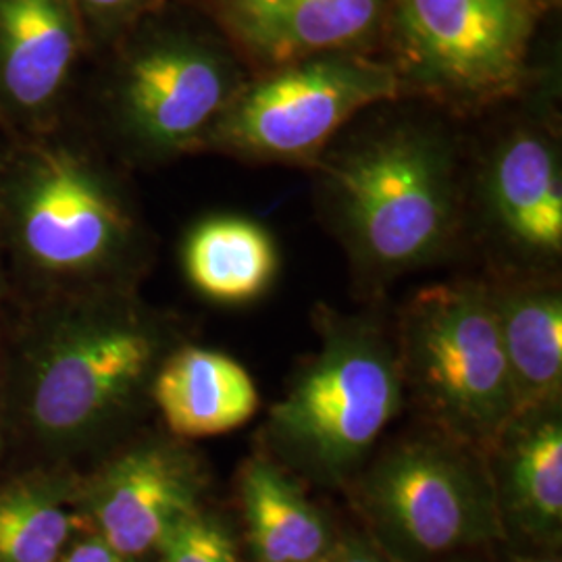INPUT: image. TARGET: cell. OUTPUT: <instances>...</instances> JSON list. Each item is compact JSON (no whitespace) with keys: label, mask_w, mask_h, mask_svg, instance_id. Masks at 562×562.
<instances>
[{"label":"cell","mask_w":562,"mask_h":562,"mask_svg":"<svg viewBox=\"0 0 562 562\" xmlns=\"http://www.w3.org/2000/svg\"><path fill=\"white\" fill-rule=\"evenodd\" d=\"M323 169L341 232L369 265L387 271L419 265L454 232L457 144L438 121H387Z\"/></svg>","instance_id":"1"},{"label":"cell","mask_w":562,"mask_h":562,"mask_svg":"<svg viewBox=\"0 0 562 562\" xmlns=\"http://www.w3.org/2000/svg\"><path fill=\"white\" fill-rule=\"evenodd\" d=\"M542 13L529 0H390L385 63L404 99L483 109L525 86Z\"/></svg>","instance_id":"2"},{"label":"cell","mask_w":562,"mask_h":562,"mask_svg":"<svg viewBox=\"0 0 562 562\" xmlns=\"http://www.w3.org/2000/svg\"><path fill=\"white\" fill-rule=\"evenodd\" d=\"M104 104L115 134L134 153L167 159L199 150L202 138L250 80L222 36L162 11L125 34Z\"/></svg>","instance_id":"3"},{"label":"cell","mask_w":562,"mask_h":562,"mask_svg":"<svg viewBox=\"0 0 562 562\" xmlns=\"http://www.w3.org/2000/svg\"><path fill=\"white\" fill-rule=\"evenodd\" d=\"M396 99L394 69L367 53L292 60L246 81L199 148L250 161H322L348 121Z\"/></svg>","instance_id":"4"},{"label":"cell","mask_w":562,"mask_h":562,"mask_svg":"<svg viewBox=\"0 0 562 562\" xmlns=\"http://www.w3.org/2000/svg\"><path fill=\"white\" fill-rule=\"evenodd\" d=\"M404 355L423 401L461 440L490 446L517 423L496 308L482 288L419 292L404 319Z\"/></svg>","instance_id":"5"},{"label":"cell","mask_w":562,"mask_h":562,"mask_svg":"<svg viewBox=\"0 0 562 562\" xmlns=\"http://www.w3.org/2000/svg\"><path fill=\"white\" fill-rule=\"evenodd\" d=\"M18 252L50 276H83L125 252L134 222L113 183L81 150L46 136L21 146L2 181Z\"/></svg>","instance_id":"6"},{"label":"cell","mask_w":562,"mask_h":562,"mask_svg":"<svg viewBox=\"0 0 562 562\" xmlns=\"http://www.w3.org/2000/svg\"><path fill=\"white\" fill-rule=\"evenodd\" d=\"M157 357L153 331L120 313H81L42 338L30 369L27 415L48 442H74L115 417Z\"/></svg>","instance_id":"7"},{"label":"cell","mask_w":562,"mask_h":562,"mask_svg":"<svg viewBox=\"0 0 562 562\" xmlns=\"http://www.w3.org/2000/svg\"><path fill=\"white\" fill-rule=\"evenodd\" d=\"M401 404L396 364L369 336H340L271 411V429L315 471L340 475L380 438Z\"/></svg>","instance_id":"8"},{"label":"cell","mask_w":562,"mask_h":562,"mask_svg":"<svg viewBox=\"0 0 562 562\" xmlns=\"http://www.w3.org/2000/svg\"><path fill=\"white\" fill-rule=\"evenodd\" d=\"M364 504L385 538L411 557H436L498 533L487 485L454 452L411 443L375 464Z\"/></svg>","instance_id":"9"},{"label":"cell","mask_w":562,"mask_h":562,"mask_svg":"<svg viewBox=\"0 0 562 562\" xmlns=\"http://www.w3.org/2000/svg\"><path fill=\"white\" fill-rule=\"evenodd\" d=\"M86 48L71 0H0V123L46 136Z\"/></svg>","instance_id":"10"},{"label":"cell","mask_w":562,"mask_h":562,"mask_svg":"<svg viewBox=\"0 0 562 562\" xmlns=\"http://www.w3.org/2000/svg\"><path fill=\"white\" fill-rule=\"evenodd\" d=\"M483 201L513 246L542 257L561 252V150L543 121L521 117L498 134L483 167Z\"/></svg>","instance_id":"11"},{"label":"cell","mask_w":562,"mask_h":562,"mask_svg":"<svg viewBox=\"0 0 562 562\" xmlns=\"http://www.w3.org/2000/svg\"><path fill=\"white\" fill-rule=\"evenodd\" d=\"M194 464L167 446H140L109 464L92 490L99 538L125 559L157 550L162 538L196 510Z\"/></svg>","instance_id":"12"},{"label":"cell","mask_w":562,"mask_h":562,"mask_svg":"<svg viewBox=\"0 0 562 562\" xmlns=\"http://www.w3.org/2000/svg\"><path fill=\"white\" fill-rule=\"evenodd\" d=\"M155 401L181 438L222 436L248 422L259 392L240 362L204 348H183L155 380Z\"/></svg>","instance_id":"13"},{"label":"cell","mask_w":562,"mask_h":562,"mask_svg":"<svg viewBox=\"0 0 562 562\" xmlns=\"http://www.w3.org/2000/svg\"><path fill=\"white\" fill-rule=\"evenodd\" d=\"M241 503L257 562H319L334 543L322 513L269 462L246 464Z\"/></svg>","instance_id":"14"},{"label":"cell","mask_w":562,"mask_h":562,"mask_svg":"<svg viewBox=\"0 0 562 562\" xmlns=\"http://www.w3.org/2000/svg\"><path fill=\"white\" fill-rule=\"evenodd\" d=\"M494 308L519 422L561 392L562 302L554 292L527 290L494 302Z\"/></svg>","instance_id":"15"},{"label":"cell","mask_w":562,"mask_h":562,"mask_svg":"<svg viewBox=\"0 0 562 562\" xmlns=\"http://www.w3.org/2000/svg\"><path fill=\"white\" fill-rule=\"evenodd\" d=\"M387 4L390 0H285L250 57L271 69L331 53H364L383 34Z\"/></svg>","instance_id":"16"},{"label":"cell","mask_w":562,"mask_h":562,"mask_svg":"<svg viewBox=\"0 0 562 562\" xmlns=\"http://www.w3.org/2000/svg\"><path fill=\"white\" fill-rule=\"evenodd\" d=\"M183 265L192 285L220 302H248L269 288L278 250L261 225L241 217L202 222L186 241Z\"/></svg>","instance_id":"17"},{"label":"cell","mask_w":562,"mask_h":562,"mask_svg":"<svg viewBox=\"0 0 562 562\" xmlns=\"http://www.w3.org/2000/svg\"><path fill=\"white\" fill-rule=\"evenodd\" d=\"M504 501L525 531L552 538L562 522V425L529 423L504 459Z\"/></svg>","instance_id":"18"},{"label":"cell","mask_w":562,"mask_h":562,"mask_svg":"<svg viewBox=\"0 0 562 562\" xmlns=\"http://www.w3.org/2000/svg\"><path fill=\"white\" fill-rule=\"evenodd\" d=\"M71 531L55 483H15L0 492V562H59Z\"/></svg>","instance_id":"19"},{"label":"cell","mask_w":562,"mask_h":562,"mask_svg":"<svg viewBox=\"0 0 562 562\" xmlns=\"http://www.w3.org/2000/svg\"><path fill=\"white\" fill-rule=\"evenodd\" d=\"M157 552L159 562H240L227 531L199 508L162 538Z\"/></svg>","instance_id":"20"},{"label":"cell","mask_w":562,"mask_h":562,"mask_svg":"<svg viewBox=\"0 0 562 562\" xmlns=\"http://www.w3.org/2000/svg\"><path fill=\"white\" fill-rule=\"evenodd\" d=\"M80 13L88 46H115L142 21L157 15L171 0H71Z\"/></svg>","instance_id":"21"},{"label":"cell","mask_w":562,"mask_h":562,"mask_svg":"<svg viewBox=\"0 0 562 562\" xmlns=\"http://www.w3.org/2000/svg\"><path fill=\"white\" fill-rule=\"evenodd\" d=\"M285 0H213L223 34L241 53H252L278 20Z\"/></svg>","instance_id":"22"},{"label":"cell","mask_w":562,"mask_h":562,"mask_svg":"<svg viewBox=\"0 0 562 562\" xmlns=\"http://www.w3.org/2000/svg\"><path fill=\"white\" fill-rule=\"evenodd\" d=\"M319 562H390L380 550L362 540L334 542Z\"/></svg>","instance_id":"23"},{"label":"cell","mask_w":562,"mask_h":562,"mask_svg":"<svg viewBox=\"0 0 562 562\" xmlns=\"http://www.w3.org/2000/svg\"><path fill=\"white\" fill-rule=\"evenodd\" d=\"M59 562H134L132 559L121 557L120 552H115L106 542H102L101 538H92L80 542L69 554H63Z\"/></svg>","instance_id":"24"},{"label":"cell","mask_w":562,"mask_h":562,"mask_svg":"<svg viewBox=\"0 0 562 562\" xmlns=\"http://www.w3.org/2000/svg\"><path fill=\"white\" fill-rule=\"evenodd\" d=\"M529 2L538 4L542 11H550V9H554V7L561 4V0H529Z\"/></svg>","instance_id":"25"},{"label":"cell","mask_w":562,"mask_h":562,"mask_svg":"<svg viewBox=\"0 0 562 562\" xmlns=\"http://www.w3.org/2000/svg\"><path fill=\"white\" fill-rule=\"evenodd\" d=\"M525 562H559V561H525Z\"/></svg>","instance_id":"26"}]
</instances>
